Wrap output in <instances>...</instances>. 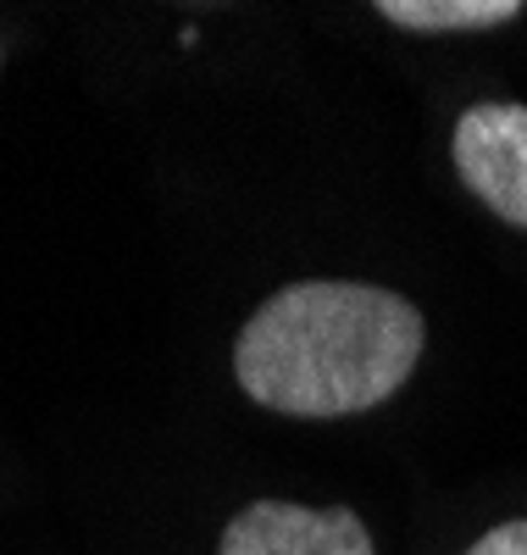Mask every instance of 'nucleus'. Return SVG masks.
Masks as SVG:
<instances>
[{"mask_svg":"<svg viewBox=\"0 0 527 555\" xmlns=\"http://www.w3.org/2000/svg\"><path fill=\"white\" fill-rule=\"evenodd\" d=\"M217 555H377V550L356 512H311V505L295 500H256L228 522Z\"/></svg>","mask_w":527,"mask_h":555,"instance_id":"obj_3","label":"nucleus"},{"mask_svg":"<svg viewBox=\"0 0 527 555\" xmlns=\"http://www.w3.org/2000/svg\"><path fill=\"white\" fill-rule=\"evenodd\" d=\"M466 555H527V522H500L494 533H484Z\"/></svg>","mask_w":527,"mask_h":555,"instance_id":"obj_5","label":"nucleus"},{"mask_svg":"<svg viewBox=\"0 0 527 555\" xmlns=\"http://www.w3.org/2000/svg\"><path fill=\"white\" fill-rule=\"evenodd\" d=\"M377 12L411 34H472L522 17L516 0H383Z\"/></svg>","mask_w":527,"mask_h":555,"instance_id":"obj_4","label":"nucleus"},{"mask_svg":"<svg viewBox=\"0 0 527 555\" xmlns=\"http://www.w3.org/2000/svg\"><path fill=\"white\" fill-rule=\"evenodd\" d=\"M455 172L494 217L527 228V106H472L455 122Z\"/></svg>","mask_w":527,"mask_h":555,"instance_id":"obj_2","label":"nucleus"},{"mask_svg":"<svg viewBox=\"0 0 527 555\" xmlns=\"http://www.w3.org/2000/svg\"><path fill=\"white\" fill-rule=\"evenodd\" d=\"M422 356V311L389 289L311 278L278 289L233 345V373L283 416H356L383 405Z\"/></svg>","mask_w":527,"mask_h":555,"instance_id":"obj_1","label":"nucleus"}]
</instances>
